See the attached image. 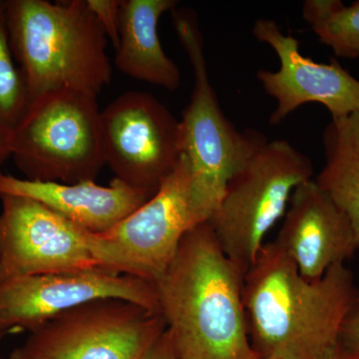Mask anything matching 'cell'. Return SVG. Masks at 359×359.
Here are the masks:
<instances>
[{"mask_svg":"<svg viewBox=\"0 0 359 359\" xmlns=\"http://www.w3.org/2000/svg\"><path fill=\"white\" fill-rule=\"evenodd\" d=\"M356 292L346 264H334L318 280H308L275 241L264 244L243 290L252 348L263 358H325L339 346Z\"/></svg>","mask_w":359,"mask_h":359,"instance_id":"1","label":"cell"},{"mask_svg":"<svg viewBox=\"0 0 359 359\" xmlns=\"http://www.w3.org/2000/svg\"><path fill=\"white\" fill-rule=\"evenodd\" d=\"M245 275L224 254L210 222L184 236L155 283L177 359H257L248 330Z\"/></svg>","mask_w":359,"mask_h":359,"instance_id":"2","label":"cell"},{"mask_svg":"<svg viewBox=\"0 0 359 359\" xmlns=\"http://www.w3.org/2000/svg\"><path fill=\"white\" fill-rule=\"evenodd\" d=\"M6 18L30 104L57 90L97 97L109 85L108 37L86 0H7Z\"/></svg>","mask_w":359,"mask_h":359,"instance_id":"3","label":"cell"},{"mask_svg":"<svg viewBox=\"0 0 359 359\" xmlns=\"http://www.w3.org/2000/svg\"><path fill=\"white\" fill-rule=\"evenodd\" d=\"M313 174L311 160L289 141L266 139L229 180L209 222L224 254L244 275L285 217L295 189Z\"/></svg>","mask_w":359,"mask_h":359,"instance_id":"4","label":"cell"},{"mask_svg":"<svg viewBox=\"0 0 359 359\" xmlns=\"http://www.w3.org/2000/svg\"><path fill=\"white\" fill-rule=\"evenodd\" d=\"M210 219L183 154L153 197L109 231H87V245L98 268L155 283L173 261L184 236Z\"/></svg>","mask_w":359,"mask_h":359,"instance_id":"5","label":"cell"},{"mask_svg":"<svg viewBox=\"0 0 359 359\" xmlns=\"http://www.w3.org/2000/svg\"><path fill=\"white\" fill-rule=\"evenodd\" d=\"M97 97L57 90L35 99L11 133L16 167L32 181L95 180L105 166Z\"/></svg>","mask_w":359,"mask_h":359,"instance_id":"6","label":"cell"},{"mask_svg":"<svg viewBox=\"0 0 359 359\" xmlns=\"http://www.w3.org/2000/svg\"><path fill=\"white\" fill-rule=\"evenodd\" d=\"M172 18L195 80L190 103L180 121L182 151L192 168L196 193L212 217L229 180L266 138L255 130L238 131L224 116L210 80L197 14L191 9H174Z\"/></svg>","mask_w":359,"mask_h":359,"instance_id":"7","label":"cell"},{"mask_svg":"<svg viewBox=\"0 0 359 359\" xmlns=\"http://www.w3.org/2000/svg\"><path fill=\"white\" fill-rule=\"evenodd\" d=\"M166 330L159 311L102 299L47 321L20 347L32 359H142Z\"/></svg>","mask_w":359,"mask_h":359,"instance_id":"8","label":"cell"},{"mask_svg":"<svg viewBox=\"0 0 359 359\" xmlns=\"http://www.w3.org/2000/svg\"><path fill=\"white\" fill-rule=\"evenodd\" d=\"M100 127L105 165L153 197L183 155L179 120L147 92L128 91L101 112Z\"/></svg>","mask_w":359,"mask_h":359,"instance_id":"9","label":"cell"},{"mask_svg":"<svg viewBox=\"0 0 359 359\" xmlns=\"http://www.w3.org/2000/svg\"><path fill=\"white\" fill-rule=\"evenodd\" d=\"M119 299L159 311L154 283L101 268L25 276L0 283V337L32 332L87 302Z\"/></svg>","mask_w":359,"mask_h":359,"instance_id":"10","label":"cell"},{"mask_svg":"<svg viewBox=\"0 0 359 359\" xmlns=\"http://www.w3.org/2000/svg\"><path fill=\"white\" fill-rule=\"evenodd\" d=\"M0 200V283L98 268L87 231L36 201L14 195Z\"/></svg>","mask_w":359,"mask_h":359,"instance_id":"11","label":"cell"},{"mask_svg":"<svg viewBox=\"0 0 359 359\" xmlns=\"http://www.w3.org/2000/svg\"><path fill=\"white\" fill-rule=\"evenodd\" d=\"M252 33L259 42L273 49L280 61L278 71L257 72L264 91L276 103L269 124L280 125L308 103L321 104L332 119L359 110V80L344 69L339 60L318 63L304 57L299 51V40L285 34L273 20H257Z\"/></svg>","mask_w":359,"mask_h":359,"instance_id":"12","label":"cell"},{"mask_svg":"<svg viewBox=\"0 0 359 359\" xmlns=\"http://www.w3.org/2000/svg\"><path fill=\"white\" fill-rule=\"evenodd\" d=\"M275 242L308 280H318L359 249L351 219L314 179L292 193Z\"/></svg>","mask_w":359,"mask_h":359,"instance_id":"13","label":"cell"},{"mask_svg":"<svg viewBox=\"0 0 359 359\" xmlns=\"http://www.w3.org/2000/svg\"><path fill=\"white\" fill-rule=\"evenodd\" d=\"M36 201L89 233L109 231L145 204L151 196L115 178L108 186L95 180L78 183L32 181L0 172V196Z\"/></svg>","mask_w":359,"mask_h":359,"instance_id":"14","label":"cell"},{"mask_svg":"<svg viewBox=\"0 0 359 359\" xmlns=\"http://www.w3.org/2000/svg\"><path fill=\"white\" fill-rule=\"evenodd\" d=\"M176 0H121L116 67L127 76L175 91L181 84L179 66L167 55L158 25L173 11Z\"/></svg>","mask_w":359,"mask_h":359,"instance_id":"15","label":"cell"},{"mask_svg":"<svg viewBox=\"0 0 359 359\" xmlns=\"http://www.w3.org/2000/svg\"><path fill=\"white\" fill-rule=\"evenodd\" d=\"M325 166L314 179L353 224L359 245V110L323 130Z\"/></svg>","mask_w":359,"mask_h":359,"instance_id":"16","label":"cell"},{"mask_svg":"<svg viewBox=\"0 0 359 359\" xmlns=\"http://www.w3.org/2000/svg\"><path fill=\"white\" fill-rule=\"evenodd\" d=\"M302 18L337 57L359 59V0L348 6L340 0H306Z\"/></svg>","mask_w":359,"mask_h":359,"instance_id":"17","label":"cell"},{"mask_svg":"<svg viewBox=\"0 0 359 359\" xmlns=\"http://www.w3.org/2000/svg\"><path fill=\"white\" fill-rule=\"evenodd\" d=\"M30 106L25 78L14 62L6 18V1L0 0V127L11 133Z\"/></svg>","mask_w":359,"mask_h":359,"instance_id":"18","label":"cell"},{"mask_svg":"<svg viewBox=\"0 0 359 359\" xmlns=\"http://www.w3.org/2000/svg\"><path fill=\"white\" fill-rule=\"evenodd\" d=\"M89 8L111 39L113 46L119 43V20L121 0H86Z\"/></svg>","mask_w":359,"mask_h":359,"instance_id":"19","label":"cell"},{"mask_svg":"<svg viewBox=\"0 0 359 359\" xmlns=\"http://www.w3.org/2000/svg\"><path fill=\"white\" fill-rule=\"evenodd\" d=\"M339 346L342 353L359 358V290L342 323Z\"/></svg>","mask_w":359,"mask_h":359,"instance_id":"20","label":"cell"},{"mask_svg":"<svg viewBox=\"0 0 359 359\" xmlns=\"http://www.w3.org/2000/svg\"><path fill=\"white\" fill-rule=\"evenodd\" d=\"M142 359H177L173 340L169 330L163 334L152 348Z\"/></svg>","mask_w":359,"mask_h":359,"instance_id":"21","label":"cell"},{"mask_svg":"<svg viewBox=\"0 0 359 359\" xmlns=\"http://www.w3.org/2000/svg\"><path fill=\"white\" fill-rule=\"evenodd\" d=\"M11 157V133L0 127V167Z\"/></svg>","mask_w":359,"mask_h":359,"instance_id":"22","label":"cell"},{"mask_svg":"<svg viewBox=\"0 0 359 359\" xmlns=\"http://www.w3.org/2000/svg\"><path fill=\"white\" fill-rule=\"evenodd\" d=\"M8 359H32V358H29V356L27 355L25 353V351H22V348L21 347H16L15 349H13V353H11V355H9Z\"/></svg>","mask_w":359,"mask_h":359,"instance_id":"23","label":"cell"},{"mask_svg":"<svg viewBox=\"0 0 359 359\" xmlns=\"http://www.w3.org/2000/svg\"><path fill=\"white\" fill-rule=\"evenodd\" d=\"M323 359H342V351L339 346L334 349V351H330Z\"/></svg>","mask_w":359,"mask_h":359,"instance_id":"24","label":"cell"},{"mask_svg":"<svg viewBox=\"0 0 359 359\" xmlns=\"http://www.w3.org/2000/svg\"><path fill=\"white\" fill-rule=\"evenodd\" d=\"M342 359H359V358H353V356L346 355V354L342 353Z\"/></svg>","mask_w":359,"mask_h":359,"instance_id":"25","label":"cell"},{"mask_svg":"<svg viewBox=\"0 0 359 359\" xmlns=\"http://www.w3.org/2000/svg\"><path fill=\"white\" fill-rule=\"evenodd\" d=\"M257 359H276V358H263V356H259V358Z\"/></svg>","mask_w":359,"mask_h":359,"instance_id":"26","label":"cell"},{"mask_svg":"<svg viewBox=\"0 0 359 359\" xmlns=\"http://www.w3.org/2000/svg\"><path fill=\"white\" fill-rule=\"evenodd\" d=\"M2 339H4V337H0V340H1Z\"/></svg>","mask_w":359,"mask_h":359,"instance_id":"27","label":"cell"},{"mask_svg":"<svg viewBox=\"0 0 359 359\" xmlns=\"http://www.w3.org/2000/svg\"><path fill=\"white\" fill-rule=\"evenodd\" d=\"M0 359H2V358H0Z\"/></svg>","mask_w":359,"mask_h":359,"instance_id":"28","label":"cell"}]
</instances>
